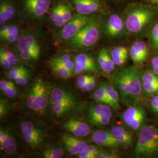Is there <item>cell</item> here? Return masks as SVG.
<instances>
[{
    "mask_svg": "<svg viewBox=\"0 0 158 158\" xmlns=\"http://www.w3.org/2000/svg\"><path fill=\"white\" fill-rule=\"evenodd\" d=\"M20 34L19 27L16 25H3L0 28V38H2L6 35Z\"/></svg>",
    "mask_w": 158,
    "mask_h": 158,
    "instance_id": "35",
    "label": "cell"
},
{
    "mask_svg": "<svg viewBox=\"0 0 158 158\" xmlns=\"http://www.w3.org/2000/svg\"><path fill=\"white\" fill-rule=\"evenodd\" d=\"M77 13L90 15L102 13L105 10V6L101 0H70Z\"/></svg>",
    "mask_w": 158,
    "mask_h": 158,
    "instance_id": "11",
    "label": "cell"
},
{
    "mask_svg": "<svg viewBox=\"0 0 158 158\" xmlns=\"http://www.w3.org/2000/svg\"><path fill=\"white\" fill-rule=\"evenodd\" d=\"M27 105L29 110L36 113H40L37 102V87L35 82L29 91L27 98Z\"/></svg>",
    "mask_w": 158,
    "mask_h": 158,
    "instance_id": "28",
    "label": "cell"
},
{
    "mask_svg": "<svg viewBox=\"0 0 158 158\" xmlns=\"http://www.w3.org/2000/svg\"><path fill=\"white\" fill-rule=\"evenodd\" d=\"M111 56L115 66H123L127 61L128 49L125 46L115 47L111 52Z\"/></svg>",
    "mask_w": 158,
    "mask_h": 158,
    "instance_id": "24",
    "label": "cell"
},
{
    "mask_svg": "<svg viewBox=\"0 0 158 158\" xmlns=\"http://www.w3.org/2000/svg\"><path fill=\"white\" fill-rule=\"evenodd\" d=\"M17 42V48L19 52H28L32 56L34 60H37L39 59L41 48L38 40L32 34H23L20 35Z\"/></svg>",
    "mask_w": 158,
    "mask_h": 158,
    "instance_id": "10",
    "label": "cell"
},
{
    "mask_svg": "<svg viewBox=\"0 0 158 158\" xmlns=\"http://www.w3.org/2000/svg\"><path fill=\"white\" fill-rule=\"evenodd\" d=\"M74 69L75 74L90 72L93 73L98 72V69L94 58L90 55L86 53H79L74 58Z\"/></svg>",
    "mask_w": 158,
    "mask_h": 158,
    "instance_id": "13",
    "label": "cell"
},
{
    "mask_svg": "<svg viewBox=\"0 0 158 158\" xmlns=\"http://www.w3.org/2000/svg\"><path fill=\"white\" fill-rule=\"evenodd\" d=\"M89 120L96 118H111L113 116L111 107L107 104L98 102L89 108Z\"/></svg>",
    "mask_w": 158,
    "mask_h": 158,
    "instance_id": "21",
    "label": "cell"
},
{
    "mask_svg": "<svg viewBox=\"0 0 158 158\" xmlns=\"http://www.w3.org/2000/svg\"><path fill=\"white\" fill-rule=\"evenodd\" d=\"M126 31L124 19L117 14L108 17L104 27V33L108 38L115 39L122 36Z\"/></svg>",
    "mask_w": 158,
    "mask_h": 158,
    "instance_id": "12",
    "label": "cell"
},
{
    "mask_svg": "<svg viewBox=\"0 0 158 158\" xmlns=\"http://www.w3.org/2000/svg\"><path fill=\"white\" fill-rule=\"evenodd\" d=\"M92 124L98 127L106 126L110 124L111 121V118H96L91 119L89 120Z\"/></svg>",
    "mask_w": 158,
    "mask_h": 158,
    "instance_id": "43",
    "label": "cell"
},
{
    "mask_svg": "<svg viewBox=\"0 0 158 158\" xmlns=\"http://www.w3.org/2000/svg\"><path fill=\"white\" fill-rule=\"evenodd\" d=\"M63 156V151L58 145L50 146L43 151L42 157L45 158H61Z\"/></svg>",
    "mask_w": 158,
    "mask_h": 158,
    "instance_id": "32",
    "label": "cell"
},
{
    "mask_svg": "<svg viewBox=\"0 0 158 158\" xmlns=\"http://www.w3.org/2000/svg\"><path fill=\"white\" fill-rule=\"evenodd\" d=\"M114 136L123 147H132L134 142L132 131L127 127L121 125H114L111 131Z\"/></svg>",
    "mask_w": 158,
    "mask_h": 158,
    "instance_id": "20",
    "label": "cell"
},
{
    "mask_svg": "<svg viewBox=\"0 0 158 158\" xmlns=\"http://www.w3.org/2000/svg\"><path fill=\"white\" fill-rule=\"evenodd\" d=\"M8 11V19L11 20L17 14V6L14 0H4Z\"/></svg>",
    "mask_w": 158,
    "mask_h": 158,
    "instance_id": "38",
    "label": "cell"
},
{
    "mask_svg": "<svg viewBox=\"0 0 158 158\" xmlns=\"http://www.w3.org/2000/svg\"><path fill=\"white\" fill-rule=\"evenodd\" d=\"M93 76L90 75H81L76 79V86L79 88L81 89L83 86H85L90 80Z\"/></svg>",
    "mask_w": 158,
    "mask_h": 158,
    "instance_id": "42",
    "label": "cell"
},
{
    "mask_svg": "<svg viewBox=\"0 0 158 158\" xmlns=\"http://www.w3.org/2000/svg\"><path fill=\"white\" fill-rule=\"evenodd\" d=\"M92 140L98 146L117 149L123 146L114 136L111 132L107 130H97L92 135Z\"/></svg>",
    "mask_w": 158,
    "mask_h": 158,
    "instance_id": "16",
    "label": "cell"
},
{
    "mask_svg": "<svg viewBox=\"0 0 158 158\" xmlns=\"http://www.w3.org/2000/svg\"><path fill=\"white\" fill-rule=\"evenodd\" d=\"M113 1H124V0H113Z\"/></svg>",
    "mask_w": 158,
    "mask_h": 158,
    "instance_id": "54",
    "label": "cell"
},
{
    "mask_svg": "<svg viewBox=\"0 0 158 158\" xmlns=\"http://www.w3.org/2000/svg\"><path fill=\"white\" fill-rule=\"evenodd\" d=\"M37 87V102L40 112L46 110L48 105L49 91L45 82L41 79L35 81Z\"/></svg>",
    "mask_w": 158,
    "mask_h": 158,
    "instance_id": "22",
    "label": "cell"
},
{
    "mask_svg": "<svg viewBox=\"0 0 158 158\" xmlns=\"http://www.w3.org/2000/svg\"><path fill=\"white\" fill-rule=\"evenodd\" d=\"M97 62L102 70L106 73H111L115 68L111 54L109 53L106 48H102L99 52Z\"/></svg>",
    "mask_w": 158,
    "mask_h": 158,
    "instance_id": "23",
    "label": "cell"
},
{
    "mask_svg": "<svg viewBox=\"0 0 158 158\" xmlns=\"http://www.w3.org/2000/svg\"><path fill=\"white\" fill-rule=\"evenodd\" d=\"M9 21L8 11L4 0H1L0 2V25H5Z\"/></svg>",
    "mask_w": 158,
    "mask_h": 158,
    "instance_id": "39",
    "label": "cell"
},
{
    "mask_svg": "<svg viewBox=\"0 0 158 158\" xmlns=\"http://www.w3.org/2000/svg\"><path fill=\"white\" fill-rule=\"evenodd\" d=\"M106 89L107 93L108 98L111 103V107L115 110L119 108V96L118 92L115 89L113 85L105 83Z\"/></svg>",
    "mask_w": 158,
    "mask_h": 158,
    "instance_id": "30",
    "label": "cell"
},
{
    "mask_svg": "<svg viewBox=\"0 0 158 158\" xmlns=\"http://www.w3.org/2000/svg\"><path fill=\"white\" fill-rule=\"evenodd\" d=\"M119 155L115 151H102L98 155L97 158H119Z\"/></svg>",
    "mask_w": 158,
    "mask_h": 158,
    "instance_id": "44",
    "label": "cell"
},
{
    "mask_svg": "<svg viewBox=\"0 0 158 158\" xmlns=\"http://www.w3.org/2000/svg\"><path fill=\"white\" fill-rule=\"evenodd\" d=\"M96 85V77L94 76H92L90 81L85 85V86H83L81 89V90L83 92H89V91L93 90L95 88Z\"/></svg>",
    "mask_w": 158,
    "mask_h": 158,
    "instance_id": "45",
    "label": "cell"
},
{
    "mask_svg": "<svg viewBox=\"0 0 158 158\" xmlns=\"http://www.w3.org/2000/svg\"><path fill=\"white\" fill-rule=\"evenodd\" d=\"M52 0H23L24 15L29 18L39 19L51 9Z\"/></svg>",
    "mask_w": 158,
    "mask_h": 158,
    "instance_id": "7",
    "label": "cell"
},
{
    "mask_svg": "<svg viewBox=\"0 0 158 158\" xmlns=\"http://www.w3.org/2000/svg\"><path fill=\"white\" fill-rule=\"evenodd\" d=\"M149 105L151 111L158 116V94L149 98Z\"/></svg>",
    "mask_w": 158,
    "mask_h": 158,
    "instance_id": "41",
    "label": "cell"
},
{
    "mask_svg": "<svg viewBox=\"0 0 158 158\" xmlns=\"http://www.w3.org/2000/svg\"><path fill=\"white\" fill-rule=\"evenodd\" d=\"M3 92L6 96L10 98H13L17 96L18 94V90L14 84L7 88L5 90L3 91Z\"/></svg>",
    "mask_w": 158,
    "mask_h": 158,
    "instance_id": "48",
    "label": "cell"
},
{
    "mask_svg": "<svg viewBox=\"0 0 158 158\" xmlns=\"http://www.w3.org/2000/svg\"><path fill=\"white\" fill-rule=\"evenodd\" d=\"M51 103H57L64 108L68 113L71 112L76 108L77 101L73 94L69 91L55 87L51 93Z\"/></svg>",
    "mask_w": 158,
    "mask_h": 158,
    "instance_id": "9",
    "label": "cell"
},
{
    "mask_svg": "<svg viewBox=\"0 0 158 158\" xmlns=\"http://www.w3.org/2000/svg\"><path fill=\"white\" fill-rule=\"evenodd\" d=\"M63 128L76 137H85L90 133L89 125L83 121L72 119L63 125Z\"/></svg>",
    "mask_w": 158,
    "mask_h": 158,
    "instance_id": "19",
    "label": "cell"
},
{
    "mask_svg": "<svg viewBox=\"0 0 158 158\" xmlns=\"http://www.w3.org/2000/svg\"><path fill=\"white\" fill-rule=\"evenodd\" d=\"M28 72H29L28 70L23 67V66L17 65L12 67L11 69L10 70L8 74V77L9 79L14 80L15 79H17V77L21 76L23 74L26 73Z\"/></svg>",
    "mask_w": 158,
    "mask_h": 158,
    "instance_id": "36",
    "label": "cell"
},
{
    "mask_svg": "<svg viewBox=\"0 0 158 158\" xmlns=\"http://www.w3.org/2000/svg\"><path fill=\"white\" fill-rule=\"evenodd\" d=\"M29 78H30L29 72H28L26 73L23 74L21 76H19L18 77H17V79H15L14 81L18 85H24L28 83Z\"/></svg>",
    "mask_w": 158,
    "mask_h": 158,
    "instance_id": "46",
    "label": "cell"
},
{
    "mask_svg": "<svg viewBox=\"0 0 158 158\" xmlns=\"http://www.w3.org/2000/svg\"><path fill=\"white\" fill-rule=\"evenodd\" d=\"M0 62H1V64H2V67L6 70H10L11 69L12 66L11 64L8 61L7 58L1 52H0Z\"/></svg>",
    "mask_w": 158,
    "mask_h": 158,
    "instance_id": "51",
    "label": "cell"
},
{
    "mask_svg": "<svg viewBox=\"0 0 158 158\" xmlns=\"http://www.w3.org/2000/svg\"><path fill=\"white\" fill-rule=\"evenodd\" d=\"M102 152L100 148L94 145H89L83 152L77 155L79 158H97L99 153Z\"/></svg>",
    "mask_w": 158,
    "mask_h": 158,
    "instance_id": "34",
    "label": "cell"
},
{
    "mask_svg": "<svg viewBox=\"0 0 158 158\" xmlns=\"http://www.w3.org/2000/svg\"><path fill=\"white\" fill-rule=\"evenodd\" d=\"M113 81L123 100L131 99L128 68H124L117 72L113 78Z\"/></svg>",
    "mask_w": 158,
    "mask_h": 158,
    "instance_id": "15",
    "label": "cell"
},
{
    "mask_svg": "<svg viewBox=\"0 0 158 158\" xmlns=\"http://www.w3.org/2000/svg\"><path fill=\"white\" fill-rule=\"evenodd\" d=\"M123 121L126 127L133 132H139L146 124L147 112L142 103L134 102L130 105L123 114Z\"/></svg>",
    "mask_w": 158,
    "mask_h": 158,
    "instance_id": "4",
    "label": "cell"
},
{
    "mask_svg": "<svg viewBox=\"0 0 158 158\" xmlns=\"http://www.w3.org/2000/svg\"><path fill=\"white\" fill-rule=\"evenodd\" d=\"M137 158L158 157V125L145 124L139 131L138 141L134 149Z\"/></svg>",
    "mask_w": 158,
    "mask_h": 158,
    "instance_id": "2",
    "label": "cell"
},
{
    "mask_svg": "<svg viewBox=\"0 0 158 158\" xmlns=\"http://www.w3.org/2000/svg\"><path fill=\"white\" fill-rule=\"evenodd\" d=\"M149 41L151 49L156 54H158V22L156 23L151 29Z\"/></svg>",
    "mask_w": 158,
    "mask_h": 158,
    "instance_id": "33",
    "label": "cell"
},
{
    "mask_svg": "<svg viewBox=\"0 0 158 158\" xmlns=\"http://www.w3.org/2000/svg\"><path fill=\"white\" fill-rule=\"evenodd\" d=\"M20 37V34H12V35H6L1 40L7 43H14L17 42Z\"/></svg>",
    "mask_w": 158,
    "mask_h": 158,
    "instance_id": "50",
    "label": "cell"
},
{
    "mask_svg": "<svg viewBox=\"0 0 158 158\" xmlns=\"http://www.w3.org/2000/svg\"><path fill=\"white\" fill-rule=\"evenodd\" d=\"M53 59L62 64L64 67L67 68L68 70L72 72L74 75V61L72 59V57L69 54L66 53H60L55 57Z\"/></svg>",
    "mask_w": 158,
    "mask_h": 158,
    "instance_id": "31",
    "label": "cell"
},
{
    "mask_svg": "<svg viewBox=\"0 0 158 158\" xmlns=\"http://www.w3.org/2000/svg\"><path fill=\"white\" fill-rule=\"evenodd\" d=\"M8 110V106L7 102L4 100V99L1 98L0 101V117L3 118L7 114Z\"/></svg>",
    "mask_w": 158,
    "mask_h": 158,
    "instance_id": "49",
    "label": "cell"
},
{
    "mask_svg": "<svg viewBox=\"0 0 158 158\" xmlns=\"http://www.w3.org/2000/svg\"><path fill=\"white\" fill-rule=\"evenodd\" d=\"M62 139L67 151L73 155H78L83 152L89 147L87 142L73 135L63 134Z\"/></svg>",
    "mask_w": 158,
    "mask_h": 158,
    "instance_id": "18",
    "label": "cell"
},
{
    "mask_svg": "<svg viewBox=\"0 0 158 158\" xmlns=\"http://www.w3.org/2000/svg\"><path fill=\"white\" fill-rule=\"evenodd\" d=\"M21 130L25 143L33 149L42 147L46 138L43 128L32 121L25 120L21 123Z\"/></svg>",
    "mask_w": 158,
    "mask_h": 158,
    "instance_id": "5",
    "label": "cell"
},
{
    "mask_svg": "<svg viewBox=\"0 0 158 158\" xmlns=\"http://www.w3.org/2000/svg\"><path fill=\"white\" fill-rule=\"evenodd\" d=\"M1 151H2L6 155H14L17 151V142L15 141L11 132L8 131V135L5 141L0 145Z\"/></svg>",
    "mask_w": 158,
    "mask_h": 158,
    "instance_id": "26",
    "label": "cell"
},
{
    "mask_svg": "<svg viewBox=\"0 0 158 158\" xmlns=\"http://www.w3.org/2000/svg\"><path fill=\"white\" fill-rule=\"evenodd\" d=\"M142 85L144 98L158 94V76L151 70H141Z\"/></svg>",
    "mask_w": 158,
    "mask_h": 158,
    "instance_id": "14",
    "label": "cell"
},
{
    "mask_svg": "<svg viewBox=\"0 0 158 158\" xmlns=\"http://www.w3.org/2000/svg\"><path fill=\"white\" fill-rule=\"evenodd\" d=\"M50 19L54 26L61 28L64 26L66 23L64 20L63 15L61 2H58L56 3L50 9Z\"/></svg>",
    "mask_w": 158,
    "mask_h": 158,
    "instance_id": "25",
    "label": "cell"
},
{
    "mask_svg": "<svg viewBox=\"0 0 158 158\" xmlns=\"http://www.w3.org/2000/svg\"><path fill=\"white\" fill-rule=\"evenodd\" d=\"M61 8H62V11L64 20L66 23L72 19L74 15L72 13L71 8L67 3L61 2Z\"/></svg>",
    "mask_w": 158,
    "mask_h": 158,
    "instance_id": "40",
    "label": "cell"
},
{
    "mask_svg": "<svg viewBox=\"0 0 158 158\" xmlns=\"http://www.w3.org/2000/svg\"><path fill=\"white\" fill-rule=\"evenodd\" d=\"M151 70L158 76V54L153 56L150 61Z\"/></svg>",
    "mask_w": 158,
    "mask_h": 158,
    "instance_id": "47",
    "label": "cell"
},
{
    "mask_svg": "<svg viewBox=\"0 0 158 158\" xmlns=\"http://www.w3.org/2000/svg\"><path fill=\"white\" fill-rule=\"evenodd\" d=\"M100 15H96L90 23L77 34L68 40L69 46L75 50H86L93 47L98 42L102 31Z\"/></svg>",
    "mask_w": 158,
    "mask_h": 158,
    "instance_id": "3",
    "label": "cell"
},
{
    "mask_svg": "<svg viewBox=\"0 0 158 158\" xmlns=\"http://www.w3.org/2000/svg\"><path fill=\"white\" fill-rule=\"evenodd\" d=\"M95 15H85L79 13L74 15L72 19L60 28L59 32L60 38L64 40H69L90 22Z\"/></svg>",
    "mask_w": 158,
    "mask_h": 158,
    "instance_id": "6",
    "label": "cell"
},
{
    "mask_svg": "<svg viewBox=\"0 0 158 158\" xmlns=\"http://www.w3.org/2000/svg\"><path fill=\"white\" fill-rule=\"evenodd\" d=\"M0 52L2 53L7 58V59L11 64L12 66H16L18 64L19 62V58L13 52L4 48H1Z\"/></svg>",
    "mask_w": 158,
    "mask_h": 158,
    "instance_id": "37",
    "label": "cell"
},
{
    "mask_svg": "<svg viewBox=\"0 0 158 158\" xmlns=\"http://www.w3.org/2000/svg\"><path fill=\"white\" fill-rule=\"evenodd\" d=\"M149 55V47L143 40H137L130 48V55L136 66H141L146 62Z\"/></svg>",
    "mask_w": 158,
    "mask_h": 158,
    "instance_id": "17",
    "label": "cell"
},
{
    "mask_svg": "<svg viewBox=\"0 0 158 158\" xmlns=\"http://www.w3.org/2000/svg\"><path fill=\"white\" fill-rule=\"evenodd\" d=\"M51 66L52 70L59 77L62 79H68L74 75L72 72H71L67 68L64 67L62 64L58 62L53 59L51 61Z\"/></svg>",
    "mask_w": 158,
    "mask_h": 158,
    "instance_id": "29",
    "label": "cell"
},
{
    "mask_svg": "<svg viewBox=\"0 0 158 158\" xmlns=\"http://www.w3.org/2000/svg\"><path fill=\"white\" fill-rule=\"evenodd\" d=\"M128 71L131 100L134 102L142 103L145 98L142 85L141 70L136 66H132L128 67Z\"/></svg>",
    "mask_w": 158,
    "mask_h": 158,
    "instance_id": "8",
    "label": "cell"
},
{
    "mask_svg": "<svg viewBox=\"0 0 158 158\" xmlns=\"http://www.w3.org/2000/svg\"><path fill=\"white\" fill-rule=\"evenodd\" d=\"M14 83L11 81H7L6 80H1L0 81V89L1 90L4 91L10 87L11 85H14Z\"/></svg>",
    "mask_w": 158,
    "mask_h": 158,
    "instance_id": "52",
    "label": "cell"
},
{
    "mask_svg": "<svg viewBox=\"0 0 158 158\" xmlns=\"http://www.w3.org/2000/svg\"><path fill=\"white\" fill-rule=\"evenodd\" d=\"M126 31L130 34L138 35L143 32L152 23L156 15L152 7L144 5H134L125 12Z\"/></svg>",
    "mask_w": 158,
    "mask_h": 158,
    "instance_id": "1",
    "label": "cell"
},
{
    "mask_svg": "<svg viewBox=\"0 0 158 158\" xmlns=\"http://www.w3.org/2000/svg\"><path fill=\"white\" fill-rule=\"evenodd\" d=\"M91 98L95 100L96 102L107 104L112 108L111 103L108 98L107 93L106 89L105 83H100L99 87L93 93Z\"/></svg>",
    "mask_w": 158,
    "mask_h": 158,
    "instance_id": "27",
    "label": "cell"
},
{
    "mask_svg": "<svg viewBox=\"0 0 158 158\" xmlns=\"http://www.w3.org/2000/svg\"><path fill=\"white\" fill-rule=\"evenodd\" d=\"M151 1L154 3V4H158V0H151Z\"/></svg>",
    "mask_w": 158,
    "mask_h": 158,
    "instance_id": "53",
    "label": "cell"
}]
</instances>
